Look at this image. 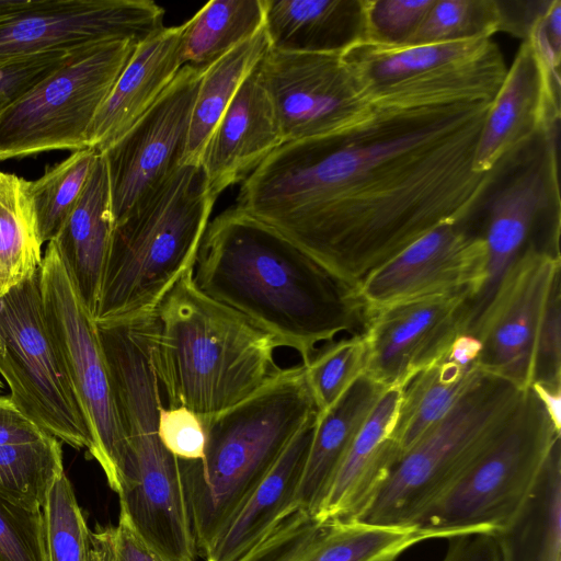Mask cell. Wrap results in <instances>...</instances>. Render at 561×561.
Instances as JSON below:
<instances>
[{
  "mask_svg": "<svg viewBox=\"0 0 561 561\" xmlns=\"http://www.w3.org/2000/svg\"><path fill=\"white\" fill-rule=\"evenodd\" d=\"M492 101L379 99L357 129L282 144L243 180L236 205L355 290L480 202L494 171L476 172L473 160Z\"/></svg>",
  "mask_w": 561,
  "mask_h": 561,
  "instance_id": "1",
  "label": "cell"
},
{
  "mask_svg": "<svg viewBox=\"0 0 561 561\" xmlns=\"http://www.w3.org/2000/svg\"><path fill=\"white\" fill-rule=\"evenodd\" d=\"M196 287L270 333L307 364L317 345L360 333L354 293L276 229L237 205L207 226L193 268Z\"/></svg>",
  "mask_w": 561,
  "mask_h": 561,
  "instance_id": "2",
  "label": "cell"
},
{
  "mask_svg": "<svg viewBox=\"0 0 561 561\" xmlns=\"http://www.w3.org/2000/svg\"><path fill=\"white\" fill-rule=\"evenodd\" d=\"M278 342L202 293L186 271L153 313L151 360L168 408L201 417L248 399L282 370Z\"/></svg>",
  "mask_w": 561,
  "mask_h": 561,
  "instance_id": "3",
  "label": "cell"
},
{
  "mask_svg": "<svg viewBox=\"0 0 561 561\" xmlns=\"http://www.w3.org/2000/svg\"><path fill=\"white\" fill-rule=\"evenodd\" d=\"M318 411L305 365L282 368L242 402L202 417L206 447L198 460H180L191 525L201 557L293 437Z\"/></svg>",
  "mask_w": 561,
  "mask_h": 561,
  "instance_id": "4",
  "label": "cell"
},
{
  "mask_svg": "<svg viewBox=\"0 0 561 561\" xmlns=\"http://www.w3.org/2000/svg\"><path fill=\"white\" fill-rule=\"evenodd\" d=\"M217 196L199 163H183L114 224L95 323L153 313L194 268Z\"/></svg>",
  "mask_w": 561,
  "mask_h": 561,
  "instance_id": "5",
  "label": "cell"
},
{
  "mask_svg": "<svg viewBox=\"0 0 561 561\" xmlns=\"http://www.w3.org/2000/svg\"><path fill=\"white\" fill-rule=\"evenodd\" d=\"M559 438L561 431L528 388L503 433L423 508L410 527L428 539L492 535L522 505Z\"/></svg>",
  "mask_w": 561,
  "mask_h": 561,
  "instance_id": "6",
  "label": "cell"
},
{
  "mask_svg": "<svg viewBox=\"0 0 561 561\" xmlns=\"http://www.w3.org/2000/svg\"><path fill=\"white\" fill-rule=\"evenodd\" d=\"M526 390L483 371L453 410L400 457L358 522L410 527L423 508L503 433Z\"/></svg>",
  "mask_w": 561,
  "mask_h": 561,
  "instance_id": "7",
  "label": "cell"
},
{
  "mask_svg": "<svg viewBox=\"0 0 561 561\" xmlns=\"http://www.w3.org/2000/svg\"><path fill=\"white\" fill-rule=\"evenodd\" d=\"M128 457L119 477V507L146 546L164 561H195L197 546L187 510L180 460L162 445L158 421L161 388L149 370L115 383Z\"/></svg>",
  "mask_w": 561,
  "mask_h": 561,
  "instance_id": "8",
  "label": "cell"
},
{
  "mask_svg": "<svg viewBox=\"0 0 561 561\" xmlns=\"http://www.w3.org/2000/svg\"><path fill=\"white\" fill-rule=\"evenodd\" d=\"M136 43L117 41L75 50L0 111V160L88 147L93 119Z\"/></svg>",
  "mask_w": 561,
  "mask_h": 561,
  "instance_id": "9",
  "label": "cell"
},
{
  "mask_svg": "<svg viewBox=\"0 0 561 561\" xmlns=\"http://www.w3.org/2000/svg\"><path fill=\"white\" fill-rule=\"evenodd\" d=\"M46 324L92 437L89 453L117 493L128 444L98 327L82 304L54 241L39 267Z\"/></svg>",
  "mask_w": 561,
  "mask_h": 561,
  "instance_id": "10",
  "label": "cell"
},
{
  "mask_svg": "<svg viewBox=\"0 0 561 561\" xmlns=\"http://www.w3.org/2000/svg\"><path fill=\"white\" fill-rule=\"evenodd\" d=\"M0 376L27 417L91 451L90 430L46 324L39 271L0 296Z\"/></svg>",
  "mask_w": 561,
  "mask_h": 561,
  "instance_id": "11",
  "label": "cell"
},
{
  "mask_svg": "<svg viewBox=\"0 0 561 561\" xmlns=\"http://www.w3.org/2000/svg\"><path fill=\"white\" fill-rule=\"evenodd\" d=\"M259 69L284 142L346 134L375 115V103L342 54L270 48Z\"/></svg>",
  "mask_w": 561,
  "mask_h": 561,
  "instance_id": "12",
  "label": "cell"
},
{
  "mask_svg": "<svg viewBox=\"0 0 561 561\" xmlns=\"http://www.w3.org/2000/svg\"><path fill=\"white\" fill-rule=\"evenodd\" d=\"M560 253L528 243L502 276L467 333L481 343L479 368L526 390L539 331L554 288Z\"/></svg>",
  "mask_w": 561,
  "mask_h": 561,
  "instance_id": "13",
  "label": "cell"
},
{
  "mask_svg": "<svg viewBox=\"0 0 561 561\" xmlns=\"http://www.w3.org/2000/svg\"><path fill=\"white\" fill-rule=\"evenodd\" d=\"M163 16L149 0H31L0 18V64L108 42L139 44L164 27Z\"/></svg>",
  "mask_w": 561,
  "mask_h": 561,
  "instance_id": "14",
  "label": "cell"
},
{
  "mask_svg": "<svg viewBox=\"0 0 561 561\" xmlns=\"http://www.w3.org/2000/svg\"><path fill=\"white\" fill-rule=\"evenodd\" d=\"M205 69L184 65L106 161L114 224L184 163L191 116Z\"/></svg>",
  "mask_w": 561,
  "mask_h": 561,
  "instance_id": "15",
  "label": "cell"
},
{
  "mask_svg": "<svg viewBox=\"0 0 561 561\" xmlns=\"http://www.w3.org/2000/svg\"><path fill=\"white\" fill-rule=\"evenodd\" d=\"M472 298L449 294L387 306L365 314L364 374L386 389H402L444 357L454 340L467 333Z\"/></svg>",
  "mask_w": 561,
  "mask_h": 561,
  "instance_id": "16",
  "label": "cell"
},
{
  "mask_svg": "<svg viewBox=\"0 0 561 561\" xmlns=\"http://www.w3.org/2000/svg\"><path fill=\"white\" fill-rule=\"evenodd\" d=\"M482 234L461 224L434 229L370 273L354 290L364 313L425 297L468 294L473 302L486 283Z\"/></svg>",
  "mask_w": 561,
  "mask_h": 561,
  "instance_id": "17",
  "label": "cell"
},
{
  "mask_svg": "<svg viewBox=\"0 0 561 561\" xmlns=\"http://www.w3.org/2000/svg\"><path fill=\"white\" fill-rule=\"evenodd\" d=\"M560 78L541 61L531 42L523 39L484 119L473 169L494 171L510 154L559 128Z\"/></svg>",
  "mask_w": 561,
  "mask_h": 561,
  "instance_id": "18",
  "label": "cell"
},
{
  "mask_svg": "<svg viewBox=\"0 0 561 561\" xmlns=\"http://www.w3.org/2000/svg\"><path fill=\"white\" fill-rule=\"evenodd\" d=\"M342 57L370 99L401 85L424 83H477L501 69V55L491 38L447 43L387 46L360 41Z\"/></svg>",
  "mask_w": 561,
  "mask_h": 561,
  "instance_id": "19",
  "label": "cell"
},
{
  "mask_svg": "<svg viewBox=\"0 0 561 561\" xmlns=\"http://www.w3.org/2000/svg\"><path fill=\"white\" fill-rule=\"evenodd\" d=\"M557 136L547 137L538 157L492 196L482 234L488 249L486 283L472 305L470 328L502 276L527 247L539 216L560 202Z\"/></svg>",
  "mask_w": 561,
  "mask_h": 561,
  "instance_id": "20",
  "label": "cell"
},
{
  "mask_svg": "<svg viewBox=\"0 0 561 561\" xmlns=\"http://www.w3.org/2000/svg\"><path fill=\"white\" fill-rule=\"evenodd\" d=\"M282 144L280 128L257 64L240 85L202 153L199 164L210 191L218 197L244 180Z\"/></svg>",
  "mask_w": 561,
  "mask_h": 561,
  "instance_id": "21",
  "label": "cell"
},
{
  "mask_svg": "<svg viewBox=\"0 0 561 561\" xmlns=\"http://www.w3.org/2000/svg\"><path fill=\"white\" fill-rule=\"evenodd\" d=\"M184 24L163 27L137 44L88 134V147L103 153L117 142L156 103L184 66Z\"/></svg>",
  "mask_w": 561,
  "mask_h": 561,
  "instance_id": "22",
  "label": "cell"
},
{
  "mask_svg": "<svg viewBox=\"0 0 561 561\" xmlns=\"http://www.w3.org/2000/svg\"><path fill=\"white\" fill-rule=\"evenodd\" d=\"M401 398L388 388L353 440L316 517L322 522H358L400 459L391 438Z\"/></svg>",
  "mask_w": 561,
  "mask_h": 561,
  "instance_id": "23",
  "label": "cell"
},
{
  "mask_svg": "<svg viewBox=\"0 0 561 561\" xmlns=\"http://www.w3.org/2000/svg\"><path fill=\"white\" fill-rule=\"evenodd\" d=\"M316 420L317 415L293 437L266 476L216 536L202 557L205 561H237L282 518L296 511L294 501Z\"/></svg>",
  "mask_w": 561,
  "mask_h": 561,
  "instance_id": "24",
  "label": "cell"
},
{
  "mask_svg": "<svg viewBox=\"0 0 561 561\" xmlns=\"http://www.w3.org/2000/svg\"><path fill=\"white\" fill-rule=\"evenodd\" d=\"M113 227L107 167L103 153H99L80 198L53 240L93 319Z\"/></svg>",
  "mask_w": 561,
  "mask_h": 561,
  "instance_id": "25",
  "label": "cell"
},
{
  "mask_svg": "<svg viewBox=\"0 0 561 561\" xmlns=\"http://www.w3.org/2000/svg\"><path fill=\"white\" fill-rule=\"evenodd\" d=\"M270 48L342 54L365 41V0H264Z\"/></svg>",
  "mask_w": 561,
  "mask_h": 561,
  "instance_id": "26",
  "label": "cell"
},
{
  "mask_svg": "<svg viewBox=\"0 0 561 561\" xmlns=\"http://www.w3.org/2000/svg\"><path fill=\"white\" fill-rule=\"evenodd\" d=\"M385 390L363 374L332 407L317 414L295 510L317 515L341 462Z\"/></svg>",
  "mask_w": 561,
  "mask_h": 561,
  "instance_id": "27",
  "label": "cell"
},
{
  "mask_svg": "<svg viewBox=\"0 0 561 561\" xmlns=\"http://www.w3.org/2000/svg\"><path fill=\"white\" fill-rule=\"evenodd\" d=\"M62 472L59 440L0 396V493L42 510Z\"/></svg>",
  "mask_w": 561,
  "mask_h": 561,
  "instance_id": "28",
  "label": "cell"
},
{
  "mask_svg": "<svg viewBox=\"0 0 561 561\" xmlns=\"http://www.w3.org/2000/svg\"><path fill=\"white\" fill-rule=\"evenodd\" d=\"M492 536L500 561H561V438L522 505Z\"/></svg>",
  "mask_w": 561,
  "mask_h": 561,
  "instance_id": "29",
  "label": "cell"
},
{
  "mask_svg": "<svg viewBox=\"0 0 561 561\" xmlns=\"http://www.w3.org/2000/svg\"><path fill=\"white\" fill-rule=\"evenodd\" d=\"M482 374L478 366H462L444 356L401 389L391 433L400 457L453 410Z\"/></svg>",
  "mask_w": 561,
  "mask_h": 561,
  "instance_id": "30",
  "label": "cell"
},
{
  "mask_svg": "<svg viewBox=\"0 0 561 561\" xmlns=\"http://www.w3.org/2000/svg\"><path fill=\"white\" fill-rule=\"evenodd\" d=\"M270 49L263 27L207 67L193 105L184 163H199L204 148L240 85Z\"/></svg>",
  "mask_w": 561,
  "mask_h": 561,
  "instance_id": "31",
  "label": "cell"
},
{
  "mask_svg": "<svg viewBox=\"0 0 561 561\" xmlns=\"http://www.w3.org/2000/svg\"><path fill=\"white\" fill-rule=\"evenodd\" d=\"M184 24V65L206 69L264 25V0H213Z\"/></svg>",
  "mask_w": 561,
  "mask_h": 561,
  "instance_id": "32",
  "label": "cell"
},
{
  "mask_svg": "<svg viewBox=\"0 0 561 561\" xmlns=\"http://www.w3.org/2000/svg\"><path fill=\"white\" fill-rule=\"evenodd\" d=\"M42 245L27 181L0 170V296L39 271Z\"/></svg>",
  "mask_w": 561,
  "mask_h": 561,
  "instance_id": "33",
  "label": "cell"
},
{
  "mask_svg": "<svg viewBox=\"0 0 561 561\" xmlns=\"http://www.w3.org/2000/svg\"><path fill=\"white\" fill-rule=\"evenodd\" d=\"M427 539L413 527L328 522L299 561L396 560L408 548Z\"/></svg>",
  "mask_w": 561,
  "mask_h": 561,
  "instance_id": "34",
  "label": "cell"
},
{
  "mask_svg": "<svg viewBox=\"0 0 561 561\" xmlns=\"http://www.w3.org/2000/svg\"><path fill=\"white\" fill-rule=\"evenodd\" d=\"M99 152L85 148L71 152L61 162L46 169L35 181H27L38 233L53 241L80 198Z\"/></svg>",
  "mask_w": 561,
  "mask_h": 561,
  "instance_id": "35",
  "label": "cell"
},
{
  "mask_svg": "<svg viewBox=\"0 0 561 561\" xmlns=\"http://www.w3.org/2000/svg\"><path fill=\"white\" fill-rule=\"evenodd\" d=\"M501 28L499 0H435L417 30L403 45L491 38Z\"/></svg>",
  "mask_w": 561,
  "mask_h": 561,
  "instance_id": "36",
  "label": "cell"
},
{
  "mask_svg": "<svg viewBox=\"0 0 561 561\" xmlns=\"http://www.w3.org/2000/svg\"><path fill=\"white\" fill-rule=\"evenodd\" d=\"M365 360L366 345L362 332L325 342L314 351L304 365L318 413L332 407L364 374Z\"/></svg>",
  "mask_w": 561,
  "mask_h": 561,
  "instance_id": "37",
  "label": "cell"
},
{
  "mask_svg": "<svg viewBox=\"0 0 561 561\" xmlns=\"http://www.w3.org/2000/svg\"><path fill=\"white\" fill-rule=\"evenodd\" d=\"M47 561H90V534L72 485L62 472L42 508Z\"/></svg>",
  "mask_w": 561,
  "mask_h": 561,
  "instance_id": "38",
  "label": "cell"
},
{
  "mask_svg": "<svg viewBox=\"0 0 561 561\" xmlns=\"http://www.w3.org/2000/svg\"><path fill=\"white\" fill-rule=\"evenodd\" d=\"M0 561H47L42 510L0 493Z\"/></svg>",
  "mask_w": 561,
  "mask_h": 561,
  "instance_id": "39",
  "label": "cell"
},
{
  "mask_svg": "<svg viewBox=\"0 0 561 561\" xmlns=\"http://www.w3.org/2000/svg\"><path fill=\"white\" fill-rule=\"evenodd\" d=\"M328 522L296 510L237 561H299L324 530Z\"/></svg>",
  "mask_w": 561,
  "mask_h": 561,
  "instance_id": "40",
  "label": "cell"
},
{
  "mask_svg": "<svg viewBox=\"0 0 561 561\" xmlns=\"http://www.w3.org/2000/svg\"><path fill=\"white\" fill-rule=\"evenodd\" d=\"M434 3L435 0H365V41L403 45Z\"/></svg>",
  "mask_w": 561,
  "mask_h": 561,
  "instance_id": "41",
  "label": "cell"
},
{
  "mask_svg": "<svg viewBox=\"0 0 561 561\" xmlns=\"http://www.w3.org/2000/svg\"><path fill=\"white\" fill-rule=\"evenodd\" d=\"M158 434L164 448L180 460L203 458L206 432L202 417L191 410L162 408L158 421Z\"/></svg>",
  "mask_w": 561,
  "mask_h": 561,
  "instance_id": "42",
  "label": "cell"
},
{
  "mask_svg": "<svg viewBox=\"0 0 561 561\" xmlns=\"http://www.w3.org/2000/svg\"><path fill=\"white\" fill-rule=\"evenodd\" d=\"M561 387V289L558 285L548 304L539 331L531 385ZM530 385V386H531Z\"/></svg>",
  "mask_w": 561,
  "mask_h": 561,
  "instance_id": "43",
  "label": "cell"
},
{
  "mask_svg": "<svg viewBox=\"0 0 561 561\" xmlns=\"http://www.w3.org/2000/svg\"><path fill=\"white\" fill-rule=\"evenodd\" d=\"M75 50H55L1 62L0 111L62 65Z\"/></svg>",
  "mask_w": 561,
  "mask_h": 561,
  "instance_id": "44",
  "label": "cell"
},
{
  "mask_svg": "<svg viewBox=\"0 0 561 561\" xmlns=\"http://www.w3.org/2000/svg\"><path fill=\"white\" fill-rule=\"evenodd\" d=\"M442 561H500V557L493 536L478 533L449 538Z\"/></svg>",
  "mask_w": 561,
  "mask_h": 561,
  "instance_id": "45",
  "label": "cell"
},
{
  "mask_svg": "<svg viewBox=\"0 0 561 561\" xmlns=\"http://www.w3.org/2000/svg\"><path fill=\"white\" fill-rule=\"evenodd\" d=\"M115 561H164L139 538L122 511L115 527Z\"/></svg>",
  "mask_w": 561,
  "mask_h": 561,
  "instance_id": "46",
  "label": "cell"
},
{
  "mask_svg": "<svg viewBox=\"0 0 561 561\" xmlns=\"http://www.w3.org/2000/svg\"><path fill=\"white\" fill-rule=\"evenodd\" d=\"M480 353V341L470 333H462L454 340L444 356L462 366H478Z\"/></svg>",
  "mask_w": 561,
  "mask_h": 561,
  "instance_id": "47",
  "label": "cell"
},
{
  "mask_svg": "<svg viewBox=\"0 0 561 561\" xmlns=\"http://www.w3.org/2000/svg\"><path fill=\"white\" fill-rule=\"evenodd\" d=\"M529 388L541 401L554 426L561 431V387H546L535 383Z\"/></svg>",
  "mask_w": 561,
  "mask_h": 561,
  "instance_id": "48",
  "label": "cell"
},
{
  "mask_svg": "<svg viewBox=\"0 0 561 561\" xmlns=\"http://www.w3.org/2000/svg\"><path fill=\"white\" fill-rule=\"evenodd\" d=\"M31 0H0V18L25 8Z\"/></svg>",
  "mask_w": 561,
  "mask_h": 561,
  "instance_id": "49",
  "label": "cell"
},
{
  "mask_svg": "<svg viewBox=\"0 0 561 561\" xmlns=\"http://www.w3.org/2000/svg\"><path fill=\"white\" fill-rule=\"evenodd\" d=\"M2 389H3V382L0 379V392H1Z\"/></svg>",
  "mask_w": 561,
  "mask_h": 561,
  "instance_id": "50",
  "label": "cell"
},
{
  "mask_svg": "<svg viewBox=\"0 0 561 561\" xmlns=\"http://www.w3.org/2000/svg\"><path fill=\"white\" fill-rule=\"evenodd\" d=\"M389 561H394V560H389Z\"/></svg>",
  "mask_w": 561,
  "mask_h": 561,
  "instance_id": "51",
  "label": "cell"
}]
</instances>
